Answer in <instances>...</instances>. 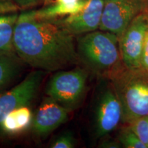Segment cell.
Listing matches in <instances>:
<instances>
[{
    "label": "cell",
    "mask_w": 148,
    "mask_h": 148,
    "mask_svg": "<svg viewBox=\"0 0 148 148\" xmlns=\"http://www.w3.org/2000/svg\"><path fill=\"white\" fill-rule=\"evenodd\" d=\"M18 14L13 12L0 15V53H16L13 39Z\"/></svg>",
    "instance_id": "obj_14"
},
{
    "label": "cell",
    "mask_w": 148,
    "mask_h": 148,
    "mask_svg": "<svg viewBox=\"0 0 148 148\" xmlns=\"http://www.w3.org/2000/svg\"><path fill=\"white\" fill-rule=\"evenodd\" d=\"M127 125L148 148V115L135 119Z\"/></svg>",
    "instance_id": "obj_16"
},
{
    "label": "cell",
    "mask_w": 148,
    "mask_h": 148,
    "mask_svg": "<svg viewBox=\"0 0 148 148\" xmlns=\"http://www.w3.org/2000/svg\"><path fill=\"white\" fill-rule=\"evenodd\" d=\"M43 77L44 71L35 70L13 88L0 93V125L5 116L12 110L29 106L39 90Z\"/></svg>",
    "instance_id": "obj_8"
},
{
    "label": "cell",
    "mask_w": 148,
    "mask_h": 148,
    "mask_svg": "<svg viewBox=\"0 0 148 148\" xmlns=\"http://www.w3.org/2000/svg\"><path fill=\"white\" fill-rule=\"evenodd\" d=\"M13 42L18 58L35 69L58 71L79 62L74 36L58 18H40L35 10L18 14Z\"/></svg>",
    "instance_id": "obj_1"
},
{
    "label": "cell",
    "mask_w": 148,
    "mask_h": 148,
    "mask_svg": "<svg viewBox=\"0 0 148 148\" xmlns=\"http://www.w3.org/2000/svg\"><path fill=\"white\" fill-rule=\"evenodd\" d=\"M141 8V0H104L99 29L120 38Z\"/></svg>",
    "instance_id": "obj_7"
},
{
    "label": "cell",
    "mask_w": 148,
    "mask_h": 148,
    "mask_svg": "<svg viewBox=\"0 0 148 148\" xmlns=\"http://www.w3.org/2000/svg\"><path fill=\"white\" fill-rule=\"evenodd\" d=\"M69 111L47 96L33 117L32 130L36 136L45 137L68 120Z\"/></svg>",
    "instance_id": "obj_9"
},
{
    "label": "cell",
    "mask_w": 148,
    "mask_h": 148,
    "mask_svg": "<svg viewBox=\"0 0 148 148\" xmlns=\"http://www.w3.org/2000/svg\"><path fill=\"white\" fill-rule=\"evenodd\" d=\"M87 79V71L80 68L60 70L49 78L45 93L71 112L78 108L84 101Z\"/></svg>",
    "instance_id": "obj_4"
},
{
    "label": "cell",
    "mask_w": 148,
    "mask_h": 148,
    "mask_svg": "<svg viewBox=\"0 0 148 148\" xmlns=\"http://www.w3.org/2000/svg\"><path fill=\"white\" fill-rule=\"evenodd\" d=\"M148 16L139 13L130 23L119 38V48L123 65L129 69H141V56Z\"/></svg>",
    "instance_id": "obj_6"
},
{
    "label": "cell",
    "mask_w": 148,
    "mask_h": 148,
    "mask_svg": "<svg viewBox=\"0 0 148 148\" xmlns=\"http://www.w3.org/2000/svg\"><path fill=\"white\" fill-rule=\"evenodd\" d=\"M141 69L148 73V31L146 33L141 56Z\"/></svg>",
    "instance_id": "obj_19"
},
{
    "label": "cell",
    "mask_w": 148,
    "mask_h": 148,
    "mask_svg": "<svg viewBox=\"0 0 148 148\" xmlns=\"http://www.w3.org/2000/svg\"><path fill=\"white\" fill-rule=\"evenodd\" d=\"M18 9L29 8L34 6L40 0H10Z\"/></svg>",
    "instance_id": "obj_20"
},
{
    "label": "cell",
    "mask_w": 148,
    "mask_h": 148,
    "mask_svg": "<svg viewBox=\"0 0 148 148\" xmlns=\"http://www.w3.org/2000/svg\"><path fill=\"white\" fill-rule=\"evenodd\" d=\"M94 107V134L96 138H103L122 121L121 103L110 80L99 90Z\"/></svg>",
    "instance_id": "obj_5"
},
{
    "label": "cell",
    "mask_w": 148,
    "mask_h": 148,
    "mask_svg": "<svg viewBox=\"0 0 148 148\" xmlns=\"http://www.w3.org/2000/svg\"><path fill=\"white\" fill-rule=\"evenodd\" d=\"M76 51L79 62L105 79H108L123 66L119 38L106 31L97 29L79 35Z\"/></svg>",
    "instance_id": "obj_2"
},
{
    "label": "cell",
    "mask_w": 148,
    "mask_h": 148,
    "mask_svg": "<svg viewBox=\"0 0 148 148\" xmlns=\"http://www.w3.org/2000/svg\"><path fill=\"white\" fill-rule=\"evenodd\" d=\"M122 108V122L129 123L148 115V73L143 69H129L123 65L108 79Z\"/></svg>",
    "instance_id": "obj_3"
},
{
    "label": "cell",
    "mask_w": 148,
    "mask_h": 148,
    "mask_svg": "<svg viewBox=\"0 0 148 148\" xmlns=\"http://www.w3.org/2000/svg\"><path fill=\"white\" fill-rule=\"evenodd\" d=\"M22 62L16 53H0V93L6 90L18 77Z\"/></svg>",
    "instance_id": "obj_12"
},
{
    "label": "cell",
    "mask_w": 148,
    "mask_h": 148,
    "mask_svg": "<svg viewBox=\"0 0 148 148\" xmlns=\"http://www.w3.org/2000/svg\"><path fill=\"white\" fill-rule=\"evenodd\" d=\"M118 140L126 148H147L128 125L120 131Z\"/></svg>",
    "instance_id": "obj_15"
},
{
    "label": "cell",
    "mask_w": 148,
    "mask_h": 148,
    "mask_svg": "<svg viewBox=\"0 0 148 148\" xmlns=\"http://www.w3.org/2000/svg\"><path fill=\"white\" fill-rule=\"evenodd\" d=\"M88 0H81L77 2H66V1H54V3L45 8L35 10L37 17L45 19L58 18L63 16L78 13L85 8Z\"/></svg>",
    "instance_id": "obj_13"
},
{
    "label": "cell",
    "mask_w": 148,
    "mask_h": 148,
    "mask_svg": "<svg viewBox=\"0 0 148 148\" xmlns=\"http://www.w3.org/2000/svg\"><path fill=\"white\" fill-rule=\"evenodd\" d=\"M33 114L29 106H23L8 113L0 125V134L15 135L32 124Z\"/></svg>",
    "instance_id": "obj_11"
},
{
    "label": "cell",
    "mask_w": 148,
    "mask_h": 148,
    "mask_svg": "<svg viewBox=\"0 0 148 148\" xmlns=\"http://www.w3.org/2000/svg\"><path fill=\"white\" fill-rule=\"evenodd\" d=\"M76 146V139L72 132L65 131L56 137L49 147L51 148H74Z\"/></svg>",
    "instance_id": "obj_17"
},
{
    "label": "cell",
    "mask_w": 148,
    "mask_h": 148,
    "mask_svg": "<svg viewBox=\"0 0 148 148\" xmlns=\"http://www.w3.org/2000/svg\"><path fill=\"white\" fill-rule=\"evenodd\" d=\"M104 0H88L87 5L78 13L58 18L59 23L73 36L99 29Z\"/></svg>",
    "instance_id": "obj_10"
},
{
    "label": "cell",
    "mask_w": 148,
    "mask_h": 148,
    "mask_svg": "<svg viewBox=\"0 0 148 148\" xmlns=\"http://www.w3.org/2000/svg\"><path fill=\"white\" fill-rule=\"evenodd\" d=\"M99 147L103 148H118L122 147L119 140H115L112 138H105L101 140Z\"/></svg>",
    "instance_id": "obj_21"
},
{
    "label": "cell",
    "mask_w": 148,
    "mask_h": 148,
    "mask_svg": "<svg viewBox=\"0 0 148 148\" xmlns=\"http://www.w3.org/2000/svg\"><path fill=\"white\" fill-rule=\"evenodd\" d=\"M18 8L12 1H0V15L16 12Z\"/></svg>",
    "instance_id": "obj_18"
}]
</instances>
